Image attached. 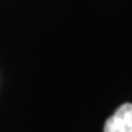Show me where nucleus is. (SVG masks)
<instances>
[{"label": "nucleus", "mask_w": 132, "mask_h": 132, "mask_svg": "<svg viewBox=\"0 0 132 132\" xmlns=\"http://www.w3.org/2000/svg\"><path fill=\"white\" fill-rule=\"evenodd\" d=\"M104 132H132V104L125 103L106 120Z\"/></svg>", "instance_id": "1"}]
</instances>
